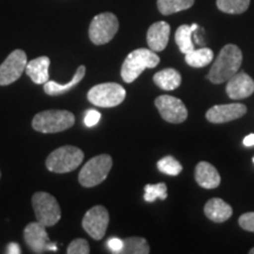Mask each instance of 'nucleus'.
<instances>
[{
  "mask_svg": "<svg viewBox=\"0 0 254 254\" xmlns=\"http://www.w3.org/2000/svg\"><path fill=\"white\" fill-rule=\"evenodd\" d=\"M254 92V80L245 72H239L227 82L226 93L231 99L239 100L252 95Z\"/></svg>",
  "mask_w": 254,
  "mask_h": 254,
  "instance_id": "4468645a",
  "label": "nucleus"
},
{
  "mask_svg": "<svg viewBox=\"0 0 254 254\" xmlns=\"http://www.w3.org/2000/svg\"><path fill=\"white\" fill-rule=\"evenodd\" d=\"M171 34V26L166 21H157L147 31V45L154 52H161L166 49Z\"/></svg>",
  "mask_w": 254,
  "mask_h": 254,
  "instance_id": "2eb2a0df",
  "label": "nucleus"
},
{
  "mask_svg": "<svg viewBox=\"0 0 254 254\" xmlns=\"http://www.w3.org/2000/svg\"><path fill=\"white\" fill-rule=\"evenodd\" d=\"M85 74H86V67H85L84 65H81L77 68V71L74 73V77H73L72 80H69L67 84L62 85L56 81H46L45 84H44V91H45V93L49 95L64 94L65 92L71 91L73 87L77 86L79 82L84 79Z\"/></svg>",
  "mask_w": 254,
  "mask_h": 254,
  "instance_id": "6ab92c4d",
  "label": "nucleus"
},
{
  "mask_svg": "<svg viewBox=\"0 0 254 254\" xmlns=\"http://www.w3.org/2000/svg\"><path fill=\"white\" fill-rule=\"evenodd\" d=\"M154 84L164 91H173L182 85V75L174 68H165L155 73Z\"/></svg>",
  "mask_w": 254,
  "mask_h": 254,
  "instance_id": "aec40b11",
  "label": "nucleus"
},
{
  "mask_svg": "<svg viewBox=\"0 0 254 254\" xmlns=\"http://www.w3.org/2000/svg\"><path fill=\"white\" fill-rule=\"evenodd\" d=\"M32 206L37 221L45 227L55 226L62 218V209L57 199L50 193L37 192L32 196Z\"/></svg>",
  "mask_w": 254,
  "mask_h": 254,
  "instance_id": "0eeeda50",
  "label": "nucleus"
},
{
  "mask_svg": "<svg viewBox=\"0 0 254 254\" xmlns=\"http://www.w3.org/2000/svg\"><path fill=\"white\" fill-rule=\"evenodd\" d=\"M0 178H1V173H0Z\"/></svg>",
  "mask_w": 254,
  "mask_h": 254,
  "instance_id": "e433bc0d",
  "label": "nucleus"
},
{
  "mask_svg": "<svg viewBox=\"0 0 254 254\" xmlns=\"http://www.w3.org/2000/svg\"><path fill=\"white\" fill-rule=\"evenodd\" d=\"M160 63V58L154 51L150 49H138L132 51L126 57L122 66L123 80L129 84L135 80L146 68L157 67Z\"/></svg>",
  "mask_w": 254,
  "mask_h": 254,
  "instance_id": "f03ea898",
  "label": "nucleus"
},
{
  "mask_svg": "<svg viewBox=\"0 0 254 254\" xmlns=\"http://www.w3.org/2000/svg\"><path fill=\"white\" fill-rule=\"evenodd\" d=\"M49 67H50V58L49 57H39L31 62L27 63L26 69L25 72L27 73L31 80L36 84H45L49 81Z\"/></svg>",
  "mask_w": 254,
  "mask_h": 254,
  "instance_id": "a211bd4d",
  "label": "nucleus"
},
{
  "mask_svg": "<svg viewBox=\"0 0 254 254\" xmlns=\"http://www.w3.org/2000/svg\"><path fill=\"white\" fill-rule=\"evenodd\" d=\"M119 30V20L113 13L105 12L92 19L88 36L94 45H105L113 39Z\"/></svg>",
  "mask_w": 254,
  "mask_h": 254,
  "instance_id": "6e6552de",
  "label": "nucleus"
},
{
  "mask_svg": "<svg viewBox=\"0 0 254 254\" xmlns=\"http://www.w3.org/2000/svg\"><path fill=\"white\" fill-rule=\"evenodd\" d=\"M194 4V0H158V9L161 14L170 15L177 12L189 9Z\"/></svg>",
  "mask_w": 254,
  "mask_h": 254,
  "instance_id": "5701e85b",
  "label": "nucleus"
},
{
  "mask_svg": "<svg viewBox=\"0 0 254 254\" xmlns=\"http://www.w3.org/2000/svg\"><path fill=\"white\" fill-rule=\"evenodd\" d=\"M250 254H254V247H253V249H252V250H251V251H250Z\"/></svg>",
  "mask_w": 254,
  "mask_h": 254,
  "instance_id": "f704fd0d",
  "label": "nucleus"
},
{
  "mask_svg": "<svg viewBox=\"0 0 254 254\" xmlns=\"http://www.w3.org/2000/svg\"><path fill=\"white\" fill-rule=\"evenodd\" d=\"M27 65V56L23 50H14L0 65V86L13 84L21 77Z\"/></svg>",
  "mask_w": 254,
  "mask_h": 254,
  "instance_id": "1a4fd4ad",
  "label": "nucleus"
},
{
  "mask_svg": "<svg viewBox=\"0 0 254 254\" xmlns=\"http://www.w3.org/2000/svg\"><path fill=\"white\" fill-rule=\"evenodd\" d=\"M74 125V116L69 111L49 110L38 113L32 120V127L41 133H58Z\"/></svg>",
  "mask_w": 254,
  "mask_h": 254,
  "instance_id": "7ed1b4c3",
  "label": "nucleus"
},
{
  "mask_svg": "<svg viewBox=\"0 0 254 254\" xmlns=\"http://www.w3.org/2000/svg\"><path fill=\"white\" fill-rule=\"evenodd\" d=\"M112 165V158L109 154H100L90 159L79 173V183L84 187L99 185L109 176Z\"/></svg>",
  "mask_w": 254,
  "mask_h": 254,
  "instance_id": "39448f33",
  "label": "nucleus"
},
{
  "mask_svg": "<svg viewBox=\"0 0 254 254\" xmlns=\"http://www.w3.org/2000/svg\"><path fill=\"white\" fill-rule=\"evenodd\" d=\"M157 166L161 173L167 174V176H178L183 171L182 164L177 159L171 157V155H167V157L160 159L158 161Z\"/></svg>",
  "mask_w": 254,
  "mask_h": 254,
  "instance_id": "a878e982",
  "label": "nucleus"
},
{
  "mask_svg": "<svg viewBox=\"0 0 254 254\" xmlns=\"http://www.w3.org/2000/svg\"><path fill=\"white\" fill-rule=\"evenodd\" d=\"M243 63V52L237 45L228 44L224 46L213 63L207 79L213 84H222L228 81L239 71Z\"/></svg>",
  "mask_w": 254,
  "mask_h": 254,
  "instance_id": "f257e3e1",
  "label": "nucleus"
},
{
  "mask_svg": "<svg viewBox=\"0 0 254 254\" xmlns=\"http://www.w3.org/2000/svg\"><path fill=\"white\" fill-rule=\"evenodd\" d=\"M247 112V107L243 104L217 105L211 107L206 113V119L213 124H224L241 118Z\"/></svg>",
  "mask_w": 254,
  "mask_h": 254,
  "instance_id": "f8f14e48",
  "label": "nucleus"
},
{
  "mask_svg": "<svg viewBox=\"0 0 254 254\" xmlns=\"http://www.w3.org/2000/svg\"><path fill=\"white\" fill-rule=\"evenodd\" d=\"M47 250L49 251H53V252H57V251H58V247H57V245L55 243H52V241H51V243L49 244V247H47Z\"/></svg>",
  "mask_w": 254,
  "mask_h": 254,
  "instance_id": "72a5a7b5",
  "label": "nucleus"
},
{
  "mask_svg": "<svg viewBox=\"0 0 254 254\" xmlns=\"http://www.w3.org/2000/svg\"><path fill=\"white\" fill-rule=\"evenodd\" d=\"M204 212L206 217L214 222L226 221L233 214V209H232L231 206L220 198L209 199L206 202Z\"/></svg>",
  "mask_w": 254,
  "mask_h": 254,
  "instance_id": "f3484780",
  "label": "nucleus"
},
{
  "mask_svg": "<svg viewBox=\"0 0 254 254\" xmlns=\"http://www.w3.org/2000/svg\"><path fill=\"white\" fill-rule=\"evenodd\" d=\"M24 239L27 246L33 251L34 253L46 252L49 244L51 243L49 236H47L46 227L39 221L31 222L25 227Z\"/></svg>",
  "mask_w": 254,
  "mask_h": 254,
  "instance_id": "ddd939ff",
  "label": "nucleus"
},
{
  "mask_svg": "<svg viewBox=\"0 0 254 254\" xmlns=\"http://www.w3.org/2000/svg\"><path fill=\"white\" fill-rule=\"evenodd\" d=\"M195 182L206 190H213L220 185V174L213 165L207 161H200L194 171Z\"/></svg>",
  "mask_w": 254,
  "mask_h": 254,
  "instance_id": "dca6fc26",
  "label": "nucleus"
},
{
  "mask_svg": "<svg viewBox=\"0 0 254 254\" xmlns=\"http://www.w3.org/2000/svg\"><path fill=\"white\" fill-rule=\"evenodd\" d=\"M155 106L164 120L171 124H182L187 118V109L182 100L172 95H160L155 99Z\"/></svg>",
  "mask_w": 254,
  "mask_h": 254,
  "instance_id": "9b49d317",
  "label": "nucleus"
},
{
  "mask_svg": "<svg viewBox=\"0 0 254 254\" xmlns=\"http://www.w3.org/2000/svg\"><path fill=\"white\" fill-rule=\"evenodd\" d=\"M239 225L243 230L254 232V212H247L239 218Z\"/></svg>",
  "mask_w": 254,
  "mask_h": 254,
  "instance_id": "c85d7f7f",
  "label": "nucleus"
},
{
  "mask_svg": "<svg viewBox=\"0 0 254 254\" xmlns=\"http://www.w3.org/2000/svg\"><path fill=\"white\" fill-rule=\"evenodd\" d=\"M110 215L104 206H94L82 218V227L94 240H101L109 226Z\"/></svg>",
  "mask_w": 254,
  "mask_h": 254,
  "instance_id": "9d476101",
  "label": "nucleus"
},
{
  "mask_svg": "<svg viewBox=\"0 0 254 254\" xmlns=\"http://www.w3.org/2000/svg\"><path fill=\"white\" fill-rule=\"evenodd\" d=\"M107 247L113 253H122V250L124 247V240L118 239V238H111L107 241Z\"/></svg>",
  "mask_w": 254,
  "mask_h": 254,
  "instance_id": "7c9ffc66",
  "label": "nucleus"
},
{
  "mask_svg": "<svg viewBox=\"0 0 254 254\" xmlns=\"http://www.w3.org/2000/svg\"><path fill=\"white\" fill-rule=\"evenodd\" d=\"M125 97V88L117 82H104L95 85L87 93V99L91 104L104 109L118 106L123 103Z\"/></svg>",
  "mask_w": 254,
  "mask_h": 254,
  "instance_id": "423d86ee",
  "label": "nucleus"
},
{
  "mask_svg": "<svg viewBox=\"0 0 254 254\" xmlns=\"http://www.w3.org/2000/svg\"><path fill=\"white\" fill-rule=\"evenodd\" d=\"M84 160V152L74 146H62L46 159V167L55 173H68L74 171Z\"/></svg>",
  "mask_w": 254,
  "mask_h": 254,
  "instance_id": "20e7f679",
  "label": "nucleus"
},
{
  "mask_svg": "<svg viewBox=\"0 0 254 254\" xmlns=\"http://www.w3.org/2000/svg\"><path fill=\"white\" fill-rule=\"evenodd\" d=\"M167 198V186L166 184L159 183L154 184V185H148L145 186V194L144 200L147 202H153L154 200L161 199L165 200Z\"/></svg>",
  "mask_w": 254,
  "mask_h": 254,
  "instance_id": "bb28decb",
  "label": "nucleus"
},
{
  "mask_svg": "<svg viewBox=\"0 0 254 254\" xmlns=\"http://www.w3.org/2000/svg\"><path fill=\"white\" fill-rule=\"evenodd\" d=\"M213 51L207 47L199 50H193L185 55V62L190 67H205L213 60Z\"/></svg>",
  "mask_w": 254,
  "mask_h": 254,
  "instance_id": "4be33fe9",
  "label": "nucleus"
},
{
  "mask_svg": "<svg viewBox=\"0 0 254 254\" xmlns=\"http://www.w3.org/2000/svg\"><path fill=\"white\" fill-rule=\"evenodd\" d=\"M68 254H88L90 245L85 239H75L67 247Z\"/></svg>",
  "mask_w": 254,
  "mask_h": 254,
  "instance_id": "cd10ccee",
  "label": "nucleus"
},
{
  "mask_svg": "<svg viewBox=\"0 0 254 254\" xmlns=\"http://www.w3.org/2000/svg\"><path fill=\"white\" fill-rule=\"evenodd\" d=\"M244 145L247 146V147H251V146H254V133L252 134H249L247 136H245L244 139Z\"/></svg>",
  "mask_w": 254,
  "mask_h": 254,
  "instance_id": "473e14b6",
  "label": "nucleus"
},
{
  "mask_svg": "<svg viewBox=\"0 0 254 254\" xmlns=\"http://www.w3.org/2000/svg\"><path fill=\"white\" fill-rule=\"evenodd\" d=\"M198 30V25H182L178 27L176 32V43L179 46V50L184 55L194 50V44L192 41V34Z\"/></svg>",
  "mask_w": 254,
  "mask_h": 254,
  "instance_id": "412c9836",
  "label": "nucleus"
},
{
  "mask_svg": "<svg viewBox=\"0 0 254 254\" xmlns=\"http://www.w3.org/2000/svg\"><path fill=\"white\" fill-rule=\"evenodd\" d=\"M7 253L8 254H19V253H21L20 246H19L17 243H11L7 246Z\"/></svg>",
  "mask_w": 254,
  "mask_h": 254,
  "instance_id": "2f4dec72",
  "label": "nucleus"
},
{
  "mask_svg": "<svg viewBox=\"0 0 254 254\" xmlns=\"http://www.w3.org/2000/svg\"><path fill=\"white\" fill-rule=\"evenodd\" d=\"M251 0H217V7L228 14H241L249 8Z\"/></svg>",
  "mask_w": 254,
  "mask_h": 254,
  "instance_id": "393cba45",
  "label": "nucleus"
},
{
  "mask_svg": "<svg viewBox=\"0 0 254 254\" xmlns=\"http://www.w3.org/2000/svg\"><path fill=\"white\" fill-rule=\"evenodd\" d=\"M101 118V114L95 110H90L86 112V116H85L84 123L87 127H93L99 123V120Z\"/></svg>",
  "mask_w": 254,
  "mask_h": 254,
  "instance_id": "c756f323",
  "label": "nucleus"
},
{
  "mask_svg": "<svg viewBox=\"0 0 254 254\" xmlns=\"http://www.w3.org/2000/svg\"><path fill=\"white\" fill-rule=\"evenodd\" d=\"M150 246L144 238L132 237L124 240L123 254H147L150 253Z\"/></svg>",
  "mask_w": 254,
  "mask_h": 254,
  "instance_id": "b1692460",
  "label": "nucleus"
},
{
  "mask_svg": "<svg viewBox=\"0 0 254 254\" xmlns=\"http://www.w3.org/2000/svg\"><path fill=\"white\" fill-rule=\"evenodd\" d=\"M252 160H253V163H254V157H253V159H252Z\"/></svg>",
  "mask_w": 254,
  "mask_h": 254,
  "instance_id": "c9c22d12",
  "label": "nucleus"
}]
</instances>
